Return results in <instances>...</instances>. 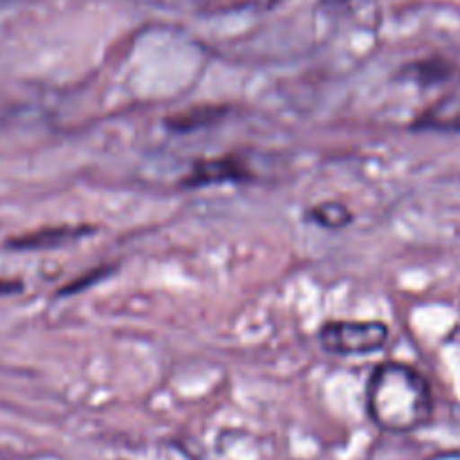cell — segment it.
<instances>
[{"mask_svg": "<svg viewBox=\"0 0 460 460\" xmlns=\"http://www.w3.org/2000/svg\"><path fill=\"white\" fill-rule=\"evenodd\" d=\"M254 178V171L245 160L236 155L211 157L193 162L191 171L184 175V187H209V184L247 182Z\"/></svg>", "mask_w": 460, "mask_h": 460, "instance_id": "3", "label": "cell"}, {"mask_svg": "<svg viewBox=\"0 0 460 460\" xmlns=\"http://www.w3.org/2000/svg\"><path fill=\"white\" fill-rule=\"evenodd\" d=\"M349 3L350 0H322V4L326 9H341V7H346Z\"/></svg>", "mask_w": 460, "mask_h": 460, "instance_id": "7", "label": "cell"}, {"mask_svg": "<svg viewBox=\"0 0 460 460\" xmlns=\"http://www.w3.org/2000/svg\"><path fill=\"white\" fill-rule=\"evenodd\" d=\"M308 218L326 229H341L353 223V214L344 205H340V202H323V205H317L314 209H310Z\"/></svg>", "mask_w": 460, "mask_h": 460, "instance_id": "5", "label": "cell"}, {"mask_svg": "<svg viewBox=\"0 0 460 460\" xmlns=\"http://www.w3.org/2000/svg\"><path fill=\"white\" fill-rule=\"evenodd\" d=\"M367 409L380 429L409 434L427 425L434 395L420 371L402 362H380L367 385Z\"/></svg>", "mask_w": 460, "mask_h": 460, "instance_id": "1", "label": "cell"}, {"mask_svg": "<svg viewBox=\"0 0 460 460\" xmlns=\"http://www.w3.org/2000/svg\"><path fill=\"white\" fill-rule=\"evenodd\" d=\"M317 340L326 353L340 358L368 355L389 344V326L382 322H328L319 328Z\"/></svg>", "mask_w": 460, "mask_h": 460, "instance_id": "2", "label": "cell"}, {"mask_svg": "<svg viewBox=\"0 0 460 460\" xmlns=\"http://www.w3.org/2000/svg\"><path fill=\"white\" fill-rule=\"evenodd\" d=\"M21 290L18 281H0V295H12V292Z\"/></svg>", "mask_w": 460, "mask_h": 460, "instance_id": "6", "label": "cell"}, {"mask_svg": "<svg viewBox=\"0 0 460 460\" xmlns=\"http://www.w3.org/2000/svg\"><path fill=\"white\" fill-rule=\"evenodd\" d=\"M85 234H93L90 227H52V229H39V232L25 234V236H18L7 241L4 245L9 250H49V247H58L63 243H70L75 238L85 236Z\"/></svg>", "mask_w": 460, "mask_h": 460, "instance_id": "4", "label": "cell"}]
</instances>
